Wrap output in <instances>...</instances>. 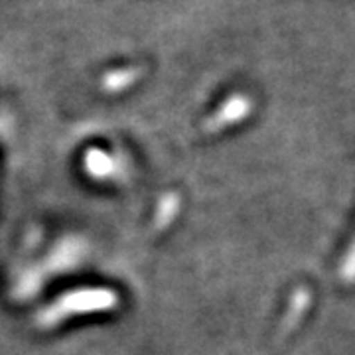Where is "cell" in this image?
I'll return each mask as SVG.
<instances>
[{
    "label": "cell",
    "instance_id": "cell-1",
    "mask_svg": "<svg viewBox=\"0 0 355 355\" xmlns=\"http://www.w3.org/2000/svg\"><path fill=\"white\" fill-rule=\"evenodd\" d=\"M342 279L345 282H355V241L352 243L349 251L345 253V259H343Z\"/></svg>",
    "mask_w": 355,
    "mask_h": 355
}]
</instances>
